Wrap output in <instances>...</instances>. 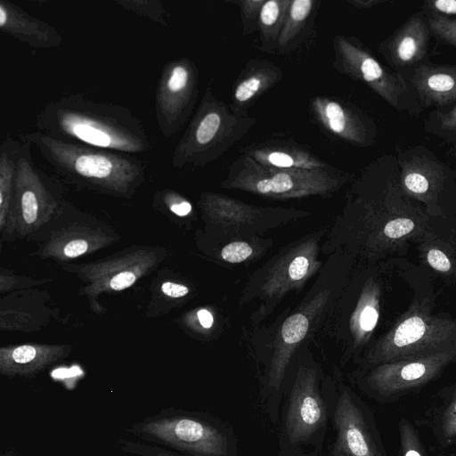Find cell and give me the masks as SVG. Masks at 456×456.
Masks as SVG:
<instances>
[{
    "label": "cell",
    "instance_id": "obj_1",
    "mask_svg": "<svg viewBox=\"0 0 456 456\" xmlns=\"http://www.w3.org/2000/svg\"><path fill=\"white\" fill-rule=\"evenodd\" d=\"M35 126L37 131L60 141L125 154L151 149L143 122L129 108L82 93L49 102L36 117Z\"/></svg>",
    "mask_w": 456,
    "mask_h": 456
},
{
    "label": "cell",
    "instance_id": "obj_2",
    "mask_svg": "<svg viewBox=\"0 0 456 456\" xmlns=\"http://www.w3.org/2000/svg\"><path fill=\"white\" fill-rule=\"evenodd\" d=\"M18 138L34 146L53 175L77 191L130 200L145 182L146 162L134 155L60 141L37 130Z\"/></svg>",
    "mask_w": 456,
    "mask_h": 456
},
{
    "label": "cell",
    "instance_id": "obj_3",
    "mask_svg": "<svg viewBox=\"0 0 456 456\" xmlns=\"http://www.w3.org/2000/svg\"><path fill=\"white\" fill-rule=\"evenodd\" d=\"M21 142L13 193L0 229L1 243L28 240L45 226L64 202L66 185L33 160L31 144Z\"/></svg>",
    "mask_w": 456,
    "mask_h": 456
},
{
    "label": "cell",
    "instance_id": "obj_4",
    "mask_svg": "<svg viewBox=\"0 0 456 456\" xmlns=\"http://www.w3.org/2000/svg\"><path fill=\"white\" fill-rule=\"evenodd\" d=\"M256 119L240 116L208 86L171 156L175 168L203 167L219 159L254 126Z\"/></svg>",
    "mask_w": 456,
    "mask_h": 456
},
{
    "label": "cell",
    "instance_id": "obj_5",
    "mask_svg": "<svg viewBox=\"0 0 456 456\" xmlns=\"http://www.w3.org/2000/svg\"><path fill=\"white\" fill-rule=\"evenodd\" d=\"M121 240L117 228L82 211L67 200L53 218L28 240L36 243L31 257L58 265L94 254Z\"/></svg>",
    "mask_w": 456,
    "mask_h": 456
},
{
    "label": "cell",
    "instance_id": "obj_6",
    "mask_svg": "<svg viewBox=\"0 0 456 456\" xmlns=\"http://www.w3.org/2000/svg\"><path fill=\"white\" fill-rule=\"evenodd\" d=\"M169 255L162 245L134 244L93 262L62 263L59 266L85 283L78 289L79 295L87 298L91 312L103 314L108 310L99 300L102 294L132 288L157 271Z\"/></svg>",
    "mask_w": 456,
    "mask_h": 456
},
{
    "label": "cell",
    "instance_id": "obj_7",
    "mask_svg": "<svg viewBox=\"0 0 456 456\" xmlns=\"http://www.w3.org/2000/svg\"><path fill=\"white\" fill-rule=\"evenodd\" d=\"M126 432L138 440L157 444L185 456H225L226 436L200 414L175 407L133 422Z\"/></svg>",
    "mask_w": 456,
    "mask_h": 456
},
{
    "label": "cell",
    "instance_id": "obj_8",
    "mask_svg": "<svg viewBox=\"0 0 456 456\" xmlns=\"http://www.w3.org/2000/svg\"><path fill=\"white\" fill-rule=\"evenodd\" d=\"M332 167L318 169H281L264 166L246 153L229 167L231 185L265 195L325 191L341 179Z\"/></svg>",
    "mask_w": 456,
    "mask_h": 456
},
{
    "label": "cell",
    "instance_id": "obj_9",
    "mask_svg": "<svg viewBox=\"0 0 456 456\" xmlns=\"http://www.w3.org/2000/svg\"><path fill=\"white\" fill-rule=\"evenodd\" d=\"M198 96L199 70L191 59L177 58L163 66L155 92V117L164 137H173L183 128Z\"/></svg>",
    "mask_w": 456,
    "mask_h": 456
},
{
    "label": "cell",
    "instance_id": "obj_10",
    "mask_svg": "<svg viewBox=\"0 0 456 456\" xmlns=\"http://www.w3.org/2000/svg\"><path fill=\"white\" fill-rule=\"evenodd\" d=\"M333 66L338 72L366 84L392 107L411 110V95L403 77L387 70L354 37L333 41Z\"/></svg>",
    "mask_w": 456,
    "mask_h": 456
},
{
    "label": "cell",
    "instance_id": "obj_11",
    "mask_svg": "<svg viewBox=\"0 0 456 456\" xmlns=\"http://www.w3.org/2000/svg\"><path fill=\"white\" fill-rule=\"evenodd\" d=\"M53 321L64 322L51 294L37 288L0 297V330L7 332H39Z\"/></svg>",
    "mask_w": 456,
    "mask_h": 456
},
{
    "label": "cell",
    "instance_id": "obj_12",
    "mask_svg": "<svg viewBox=\"0 0 456 456\" xmlns=\"http://www.w3.org/2000/svg\"><path fill=\"white\" fill-rule=\"evenodd\" d=\"M69 344L23 343L0 347V374L9 378H32L69 357Z\"/></svg>",
    "mask_w": 456,
    "mask_h": 456
},
{
    "label": "cell",
    "instance_id": "obj_13",
    "mask_svg": "<svg viewBox=\"0 0 456 456\" xmlns=\"http://www.w3.org/2000/svg\"><path fill=\"white\" fill-rule=\"evenodd\" d=\"M326 406L312 377L300 379L294 386L286 416L289 441L307 440L326 420Z\"/></svg>",
    "mask_w": 456,
    "mask_h": 456
},
{
    "label": "cell",
    "instance_id": "obj_14",
    "mask_svg": "<svg viewBox=\"0 0 456 456\" xmlns=\"http://www.w3.org/2000/svg\"><path fill=\"white\" fill-rule=\"evenodd\" d=\"M337 456H383L362 411L346 392L339 396L334 415Z\"/></svg>",
    "mask_w": 456,
    "mask_h": 456
},
{
    "label": "cell",
    "instance_id": "obj_15",
    "mask_svg": "<svg viewBox=\"0 0 456 456\" xmlns=\"http://www.w3.org/2000/svg\"><path fill=\"white\" fill-rule=\"evenodd\" d=\"M311 108L318 123L330 134L357 146L372 143L371 129L354 108L323 96L314 98Z\"/></svg>",
    "mask_w": 456,
    "mask_h": 456
},
{
    "label": "cell",
    "instance_id": "obj_16",
    "mask_svg": "<svg viewBox=\"0 0 456 456\" xmlns=\"http://www.w3.org/2000/svg\"><path fill=\"white\" fill-rule=\"evenodd\" d=\"M450 359L448 354H440L387 364L372 374L370 384L383 395L399 393L427 382Z\"/></svg>",
    "mask_w": 456,
    "mask_h": 456
},
{
    "label": "cell",
    "instance_id": "obj_17",
    "mask_svg": "<svg viewBox=\"0 0 456 456\" xmlns=\"http://www.w3.org/2000/svg\"><path fill=\"white\" fill-rule=\"evenodd\" d=\"M0 29L36 49L55 48L63 42L55 27L8 0H0Z\"/></svg>",
    "mask_w": 456,
    "mask_h": 456
},
{
    "label": "cell",
    "instance_id": "obj_18",
    "mask_svg": "<svg viewBox=\"0 0 456 456\" xmlns=\"http://www.w3.org/2000/svg\"><path fill=\"white\" fill-rule=\"evenodd\" d=\"M282 70L268 60H250L241 70L234 84L232 110L240 116H248V109L261 94L279 83Z\"/></svg>",
    "mask_w": 456,
    "mask_h": 456
},
{
    "label": "cell",
    "instance_id": "obj_19",
    "mask_svg": "<svg viewBox=\"0 0 456 456\" xmlns=\"http://www.w3.org/2000/svg\"><path fill=\"white\" fill-rule=\"evenodd\" d=\"M411 82L427 104L444 106L456 101V66L420 65L414 69Z\"/></svg>",
    "mask_w": 456,
    "mask_h": 456
},
{
    "label": "cell",
    "instance_id": "obj_20",
    "mask_svg": "<svg viewBox=\"0 0 456 456\" xmlns=\"http://www.w3.org/2000/svg\"><path fill=\"white\" fill-rule=\"evenodd\" d=\"M245 153L256 162L281 169H318L330 167L310 152L286 142H263L246 150Z\"/></svg>",
    "mask_w": 456,
    "mask_h": 456
},
{
    "label": "cell",
    "instance_id": "obj_21",
    "mask_svg": "<svg viewBox=\"0 0 456 456\" xmlns=\"http://www.w3.org/2000/svg\"><path fill=\"white\" fill-rule=\"evenodd\" d=\"M428 28L419 14L411 16L387 45V54L396 66L419 61L427 53Z\"/></svg>",
    "mask_w": 456,
    "mask_h": 456
},
{
    "label": "cell",
    "instance_id": "obj_22",
    "mask_svg": "<svg viewBox=\"0 0 456 456\" xmlns=\"http://www.w3.org/2000/svg\"><path fill=\"white\" fill-rule=\"evenodd\" d=\"M150 299L145 309L148 319L167 315L183 303L191 288L167 267L157 270L149 286Z\"/></svg>",
    "mask_w": 456,
    "mask_h": 456
},
{
    "label": "cell",
    "instance_id": "obj_23",
    "mask_svg": "<svg viewBox=\"0 0 456 456\" xmlns=\"http://www.w3.org/2000/svg\"><path fill=\"white\" fill-rule=\"evenodd\" d=\"M399 167L404 189L420 198H428L431 192L436 191L444 176L442 165L425 155L401 157Z\"/></svg>",
    "mask_w": 456,
    "mask_h": 456
},
{
    "label": "cell",
    "instance_id": "obj_24",
    "mask_svg": "<svg viewBox=\"0 0 456 456\" xmlns=\"http://www.w3.org/2000/svg\"><path fill=\"white\" fill-rule=\"evenodd\" d=\"M319 4L315 0H291L278 39V53H289L301 45L313 28Z\"/></svg>",
    "mask_w": 456,
    "mask_h": 456
},
{
    "label": "cell",
    "instance_id": "obj_25",
    "mask_svg": "<svg viewBox=\"0 0 456 456\" xmlns=\"http://www.w3.org/2000/svg\"><path fill=\"white\" fill-rule=\"evenodd\" d=\"M432 325L418 314L404 319L395 330L392 338V350L387 356L408 357L415 354L419 350L424 349L420 341L431 336Z\"/></svg>",
    "mask_w": 456,
    "mask_h": 456
},
{
    "label": "cell",
    "instance_id": "obj_26",
    "mask_svg": "<svg viewBox=\"0 0 456 456\" xmlns=\"http://www.w3.org/2000/svg\"><path fill=\"white\" fill-rule=\"evenodd\" d=\"M291 0H265L258 17L260 50L274 53Z\"/></svg>",
    "mask_w": 456,
    "mask_h": 456
},
{
    "label": "cell",
    "instance_id": "obj_27",
    "mask_svg": "<svg viewBox=\"0 0 456 456\" xmlns=\"http://www.w3.org/2000/svg\"><path fill=\"white\" fill-rule=\"evenodd\" d=\"M20 145L21 142L11 135L6 136L0 145V229L10 208Z\"/></svg>",
    "mask_w": 456,
    "mask_h": 456
},
{
    "label": "cell",
    "instance_id": "obj_28",
    "mask_svg": "<svg viewBox=\"0 0 456 456\" xmlns=\"http://www.w3.org/2000/svg\"><path fill=\"white\" fill-rule=\"evenodd\" d=\"M151 206L155 211L173 221L186 218L192 212L189 200L176 191L167 188L154 192Z\"/></svg>",
    "mask_w": 456,
    "mask_h": 456
},
{
    "label": "cell",
    "instance_id": "obj_29",
    "mask_svg": "<svg viewBox=\"0 0 456 456\" xmlns=\"http://www.w3.org/2000/svg\"><path fill=\"white\" fill-rule=\"evenodd\" d=\"M121 8L141 15L162 26H167L168 12L159 0H115Z\"/></svg>",
    "mask_w": 456,
    "mask_h": 456
},
{
    "label": "cell",
    "instance_id": "obj_30",
    "mask_svg": "<svg viewBox=\"0 0 456 456\" xmlns=\"http://www.w3.org/2000/svg\"><path fill=\"white\" fill-rule=\"evenodd\" d=\"M50 278H34L28 275L18 273L9 268H0V295H5L13 291L37 288L51 282Z\"/></svg>",
    "mask_w": 456,
    "mask_h": 456
},
{
    "label": "cell",
    "instance_id": "obj_31",
    "mask_svg": "<svg viewBox=\"0 0 456 456\" xmlns=\"http://www.w3.org/2000/svg\"><path fill=\"white\" fill-rule=\"evenodd\" d=\"M117 445L119 450L132 456H185L167 448L146 443L141 440L118 438Z\"/></svg>",
    "mask_w": 456,
    "mask_h": 456
},
{
    "label": "cell",
    "instance_id": "obj_32",
    "mask_svg": "<svg viewBox=\"0 0 456 456\" xmlns=\"http://www.w3.org/2000/svg\"><path fill=\"white\" fill-rule=\"evenodd\" d=\"M399 433V456H426L415 429L410 422L403 418L400 421Z\"/></svg>",
    "mask_w": 456,
    "mask_h": 456
},
{
    "label": "cell",
    "instance_id": "obj_33",
    "mask_svg": "<svg viewBox=\"0 0 456 456\" xmlns=\"http://www.w3.org/2000/svg\"><path fill=\"white\" fill-rule=\"evenodd\" d=\"M265 1V0H240L234 2L240 6L242 33L244 36H248L257 31L258 17Z\"/></svg>",
    "mask_w": 456,
    "mask_h": 456
},
{
    "label": "cell",
    "instance_id": "obj_34",
    "mask_svg": "<svg viewBox=\"0 0 456 456\" xmlns=\"http://www.w3.org/2000/svg\"><path fill=\"white\" fill-rule=\"evenodd\" d=\"M308 320L301 314H296L289 317L281 328V336L288 344H295L301 341L308 330Z\"/></svg>",
    "mask_w": 456,
    "mask_h": 456
},
{
    "label": "cell",
    "instance_id": "obj_35",
    "mask_svg": "<svg viewBox=\"0 0 456 456\" xmlns=\"http://www.w3.org/2000/svg\"><path fill=\"white\" fill-rule=\"evenodd\" d=\"M428 28L440 39L456 46V19L432 15L428 20Z\"/></svg>",
    "mask_w": 456,
    "mask_h": 456
},
{
    "label": "cell",
    "instance_id": "obj_36",
    "mask_svg": "<svg viewBox=\"0 0 456 456\" xmlns=\"http://www.w3.org/2000/svg\"><path fill=\"white\" fill-rule=\"evenodd\" d=\"M251 254V247L248 243L241 241L232 242L226 245L221 252L222 257L231 263L242 262Z\"/></svg>",
    "mask_w": 456,
    "mask_h": 456
},
{
    "label": "cell",
    "instance_id": "obj_37",
    "mask_svg": "<svg viewBox=\"0 0 456 456\" xmlns=\"http://www.w3.org/2000/svg\"><path fill=\"white\" fill-rule=\"evenodd\" d=\"M414 223L409 218H396L388 222L384 233L391 239H398L410 233L414 228Z\"/></svg>",
    "mask_w": 456,
    "mask_h": 456
},
{
    "label": "cell",
    "instance_id": "obj_38",
    "mask_svg": "<svg viewBox=\"0 0 456 456\" xmlns=\"http://www.w3.org/2000/svg\"><path fill=\"white\" fill-rule=\"evenodd\" d=\"M424 8L433 15L444 17L456 15V0H429L424 3Z\"/></svg>",
    "mask_w": 456,
    "mask_h": 456
},
{
    "label": "cell",
    "instance_id": "obj_39",
    "mask_svg": "<svg viewBox=\"0 0 456 456\" xmlns=\"http://www.w3.org/2000/svg\"><path fill=\"white\" fill-rule=\"evenodd\" d=\"M443 431L444 436L448 437L456 436V395L444 411L443 417Z\"/></svg>",
    "mask_w": 456,
    "mask_h": 456
},
{
    "label": "cell",
    "instance_id": "obj_40",
    "mask_svg": "<svg viewBox=\"0 0 456 456\" xmlns=\"http://www.w3.org/2000/svg\"><path fill=\"white\" fill-rule=\"evenodd\" d=\"M427 258L428 264L437 271L447 272L451 269V262L449 258L439 249H430L428 253Z\"/></svg>",
    "mask_w": 456,
    "mask_h": 456
},
{
    "label": "cell",
    "instance_id": "obj_41",
    "mask_svg": "<svg viewBox=\"0 0 456 456\" xmlns=\"http://www.w3.org/2000/svg\"><path fill=\"white\" fill-rule=\"evenodd\" d=\"M308 267L309 262L306 257L297 256L289 266V275L295 281L301 280L306 274Z\"/></svg>",
    "mask_w": 456,
    "mask_h": 456
},
{
    "label": "cell",
    "instance_id": "obj_42",
    "mask_svg": "<svg viewBox=\"0 0 456 456\" xmlns=\"http://www.w3.org/2000/svg\"><path fill=\"white\" fill-rule=\"evenodd\" d=\"M379 314L372 306H366L361 314L360 325L363 330L370 331L377 324Z\"/></svg>",
    "mask_w": 456,
    "mask_h": 456
},
{
    "label": "cell",
    "instance_id": "obj_43",
    "mask_svg": "<svg viewBox=\"0 0 456 456\" xmlns=\"http://www.w3.org/2000/svg\"><path fill=\"white\" fill-rule=\"evenodd\" d=\"M440 125L443 129L456 131V106L450 110L440 118Z\"/></svg>",
    "mask_w": 456,
    "mask_h": 456
},
{
    "label": "cell",
    "instance_id": "obj_44",
    "mask_svg": "<svg viewBox=\"0 0 456 456\" xmlns=\"http://www.w3.org/2000/svg\"><path fill=\"white\" fill-rule=\"evenodd\" d=\"M196 318L200 325L204 329H209L212 327L214 318L211 313L207 309H200L196 313Z\"/></svg>",
    "mask_w": 456,
    "mask_h": 456
},
{
    "label": "cell",
    "instance_id": "obj_45",
    "mask_svg": "<svg viewBox=\"0 0 456 456\" xmlns=\"http://www.w3.org/2000/svg\"><path fill=\"white\" fill-rule=\"evenodd\" d=\"M347 3L355 8H371L385 3L384 0H348Z\"/></svg>",
    "mask_w": 456,
    "mask_h": 456
},
{
    "label": "cell",
    "instance_id": "obj_46",
    "mask_svg": "<svg viewBox=\"0 0 456 456\" xmlns=\"http://www.w3.org/2000/svg\"><path fill=\"white\" fill-rule=\"evenodd\" d=\"M0 456H18V454L14 448H8L4 450Z\"/></svg>",
    "mask_w": 456,
    "mask_h": 456
}]
</instances>
